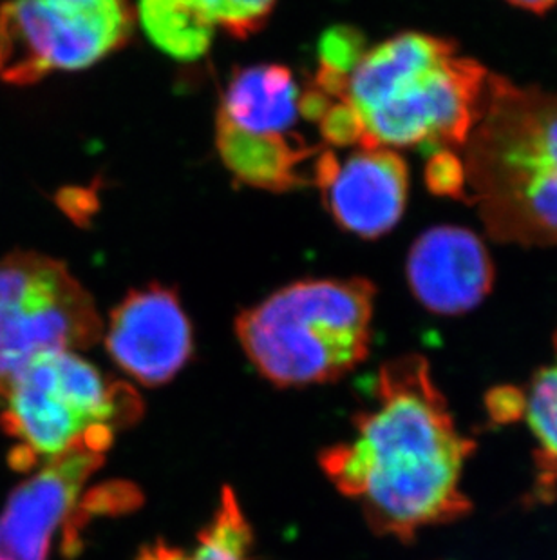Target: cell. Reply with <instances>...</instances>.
I'll return each mask as SVG.
<instances>
[{"instance_id":"cell-20","label":"cell","mask_w":557,"mask_h":560,"mask_svg":"<svg viewBox=\"0 0 557 560\" xmlns=\"http://www.w3.org/2000/svg\"><path fill=\"white\" fill-rule=\"evenodd\" d=\"M490 416L500 423H507V421H514V419L523 416L525 410V394L515 388H496L495 392H490L489 401Z\"/></svg>"},{"instance_id":"cell-19","label":"cell","mask_w":557,"mask_h":560,"mask_svg":"<svg viewBox=\"0 0 557 560\" xmlns=\"http://www.w3.org/2000/svg\"><path fill=\"white\" fill-rule=\"evenodd\" d=\"M427 184L438 195L463 198L465 195V175L462 160L449 149H440L427 165Z\"/></svg>"},{"instance_id":"cell-2","label":"cell","mask_w":557,"mask_h":560,"mask_svg":"<svg viewBox=\"0 0 557 560\" xmlns=\"http://www.w3.org/2000/svg\"><path fill=\"white\" fill-rule=\"evenodd\" d=\"M490 73L426 33L366 49L342 101L364 127L360 148L462 149L484 113Z\"/></svg>"},{"instance_id":"cell-11","label":"cell","mask_w":557,"mask_h":560,"mask_svg":"<svg viewBox=\"0 0 557 560\" xmlns=\"http://www.w3.org/2000/svg\"><path fill=\"white\" fill-rule=\"evenodd\" d=\"M407 281L416 300L440 316L473 311L493 289L495 267L484 242L469 229H429L407 256Z\"/></svg>"},{"instance_id":"cell-5","label":"cell","mask_w":557,"mask_h":560,"mask_svg":"<svg viewBox=\"0 0 557 560\" xmlns=\"http://www.w3.org/2000/svg\"><path fill=\"white\" fill-rule=\"evenodd\" d=\"M134 388L102 374L76 352L38 355L11 381L0 427L13 439L8 463L29 471L71 450L104 452L143 412Z\"/></svg>"},{"instance_id":"cell-12","label":"cell","mask_w":557,"mask_h":560,"mask_svg":"<svg viewBox=\"0 0 557 560\" xmlns=\"http://www.w3.org/2000/svg\"><path fill=\"white\" fill-rule=\"evenodd\" d=\"M216 148L226 170L237 184L284 192L310 184L306 162L316 160L321 149L306 145L292 135H258L216 120Z\"/></svg>"},{"instance_id":"cell-14","label":"cell","mask_w":557,"mask_h":560,"mask_svg":"<svg viewBox=\"0 0 557 560\" xmlns=\"http://www.w3.org/2000/svg\"><path fill=\"white\" fill-rule=\"evenodd\" d=\"M138 16L156 48L181 62L209 54L216 26L192 0H140Z\"/></svg>"},{"instance_id":"cell-18","label":"cell","mask_w":557,"mask_h":560,"mask_svg":"<svg viewBox=\"0 0 557 560\" xmlns=\"http://www.w3.org/2000/svg\"><path fill=\"white\" fill-rule=\"evenodd\" d=\"M317 124L321 127L322 138L332 145H363V122L347 102L333 101Z\"/></svg>"},{"instance_id":"cell-10","label":"cell","mask_w":557,"mask_h":560,"mask_svg":"<svg viewBox=\"0 0 557 560\" xmlns=\"http://www.w3.org/2000/svg\"><path fill=\"white\" fill-rule=\"evenodd\" d=\"M102 465L104 452L71 450L19 485L0 513V560H48L55 534L73 521L85 482Z\"/></svg>"},{"instance_id":"cell-7","label":"cell","mask_w":557,"mask_h":560,"mask_svg":"<svg viewBox=\"0 0 557 560\" xmlns=\"http://www.w3.org/2000/svg\"><path fill=\"white\" fill-rule=\"evenodd\" d=\"M137 22L131 0H5L0 4V80L32 85L82 71L120 51Z\"/></svg>"},{"instance_id":"cell-4","label":"cell","mask_w":557,"mask_h":560,"mask_svg":"<svg viewBox=\"0 0 557 560\" xmlns=\"http://www.w3.org/2000/svg\"><path fill=\"white\" fill-rule=\"evenodd\" d=\"M374 300L363 278L295 281L242 311L237 339L274 385L332 383L368 358Z\"/></svg>"},{"instance_id":"cell-21","label":"cell","mask_w":557,"mask_h":560,"mask_svg":"<svg viewBox=\"0 0 557 560\" xmlns=\"http://www.w3.org/2000/svg\"><path fill=\"white\" fill-rule=\"evenodd\" d=\"M137 560H192L190 553L168 546L165 540H156L154 545H149L138 553Z\"/></svg>"},{"instance_id":"cell-16","label":"cell","mask_w":557,"mask_h":560,"mask_svg":"<svg viewBox=\"0 0 557 560\" xmlns=\"http://www.w3.org/2000/svg\"><path fill=\"white\" fill-rule=\"evenodd\" d=\"M364 54L363 33L349 26L330 27L319 43V69L311 84L333 101H342L347 79Z\"/></svg>"},{"instance_id":"cell-3","label":"cell","mask_w":557,"mask_h":560,"mask_svg":"<svg viewBox=\"0 0 557 560\" xmlns=\"http://www.w3.org/2000/svg\"><path fill=\"white\" fill-rule=\"evenodd\" d=\"M462 153L463 198L476 203L493 238L557 245V93L490 73Z\"/></svg>"},{"instance_id":"cell-8","label":"cell","mask_w":557,"mask_h":560,"mask_svg":"<svg viewBox=\"0 0 557 560\" xmlns=\"http://www.w3.org/2000/svg\"><path fill=\"white\" fill-rule=\"evenodd\" d=\"M106 349L116 365L145 386L165 385L192 355V327L178 292L143 287L112 308Z\"/></svg>"},{"instance_id":"cell-13","label":"cell","mask_w":557,"mask_h":560,"mask_svg":"<svg viewBox=\"0 0 557 560\" xmlns=\"http://www.w3.org/2000/svg\"><path fill=\"white\" fill-rule=\"evenodd\" d=\"M299 84L278 63L237 69L223 93L217 117L241 131L288 135L299 118Z\"/></svg>"},{"instance_id":"cell-15","label":"cell","mask_w":557,"mask_h":560,"mask_svg":"<svg viewBox=\"0 0 557 560\" xmlns=\"http://www.w3.org/2000/svg\"><path fill=\"white\" fill-rule=\"evenodd\" d=\"M526 421L537 441L534 499L550 502L557 493V363L545 366L525 394Z\"/></svg>"},{"instance_id":"cell-23","label":"cell","mask_w":557,"mask_h":560,"mask_svg":"<svg viewBox=\"0 0 557 560\" xmlns=\"http://www.w3.org/2000/svg\"><path fill=\"white\" fill-rule=\"evenodd\" d=\"M554 352H556V363H557V330L554 334Z\"/></svg>"},{"instance_id":"cell-6","label":"cell","mask_w":557,"mask_h":560,"mask_svg":"<svg viewBox=\"0 0 557 560\" xmlns=\"http://www.w3.org/2000/svg\"><path fill=\"white\" fill-rule=\"evenodd\" d=\"M102 332L95 300L63 261L33 250L0 258V405L38 355L91 349Z\"/></svg>"},{"instance_id":"cell-17","label":"cell","mask_w":557,"mask_h":560,"mask_svg":"<svg viewBox=\"0 0 557 560\" xmlns=\"http://www.w3.org/2000/svg\"><path fill=\"white\" fill-rule=\"evenodd\" d=\"M216 27L230 37H252L269 22L277 0H192Z\"/></svg>"},{"instance_id":"cell-22","label":"cell","mask_w":557,"mask_h":560,"mask_svg":"<svg viewBox=\"0 0 557 560\" xmlns=\"http://www.w3.org/2000/svg\"><path fill=\"white\" fill-rule=\"evenodd\" d=\"M509 2L534 13H543L557 4V0H509Z\"/></svg>"},{"instance_id":"cell-1","label":"cell","mask_w":557,"mask_h":560,"mask_svg":"<svg viewBox=\"0 0 557 560\" xmlns=\"http://www.w3.org/2000/svg\"><path fill=\"white\" fill-rule=\"evenodd\" d=\"M375 402L355 418V434L321 454L339 492L363 506L375 534L410 542L420 529L471 512L462 474L474 443L457 429L422 355L380 366Z\"/></svg>"},{"instance_id":"cell-9","label":"cell","mask_w":557,"mask_h":560,"mask_svg":"<svg viewBox=\"0 0 557 560\" xmlns=\"http://www.w3.org/2000/svg\"><path fill=\"white\" fill-rule=\"evenodd\" d=\"M313 184L339 228L375 240L390 233L404 214L410 171L393 149L360 148L342 164L332 151H321Z\"/></svg>"}]
</instances>
